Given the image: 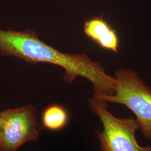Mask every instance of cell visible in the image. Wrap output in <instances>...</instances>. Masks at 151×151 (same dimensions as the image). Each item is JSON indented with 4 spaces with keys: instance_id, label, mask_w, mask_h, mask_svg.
Returning a JSON list of instances; mask_svg holds the SVG:
<instances>
[{
    "instance_id": "cell-1",
    "label": "cell",
    "mask_w": 151,
    "mask_h": 151,
    "mask_svg": "<svg viewBox=\"0 0 151 151\" xmlns=\"http://www.w3.org/2000/svg\"><path fill=\"white\" fill-rule=\"evenodd\" d=\"M0 55L11 56L30 63H48L65 70L63 80L70 83L78 77L90 81L93 96L114 94L116 79L108 75L97 62L83 54L63 53L40 39L32 30L18 32L0 29Z\"/></svg>"
},
{
    "instance_id": "cell-2",
    "label": "cell",
    "mask_w": 151,
    "mask_h": 151,
    "mask_svg": "<svg viewBox=\"0 0 151 151\" xmlns=\"http://www.w3.org/2000/svg\"><path fill=\"white\" fill-rule=\"evenodd\" d=\"M114 77L116 79L114 94L95 97L128 108L135 115L143 137L151 140V87L130 69L118 70Z\"/></svg>"
},
{
    "instance_id": "cell-3",
    "label": "cell",
    "mask_w": 151,
    "mask_h": 151,
    "mask_svg": "<svg viewBox=\"0 0 151 151\" xmlns=\"http://www.w3.org/2000/svg\"><path fill=\"white\" fill-rule=\"evenodd\" d=\"M92 112L100 120L103 130H96L101 151H151L149 145L141 146L135 137L139 126L135 118H119L108 110V103L93 97L88 101Z\"/></svg>"
},
{
    "instance_id": "cell-4",
    "label": "cell",
    "mask_w": 151,
    "mask_h": 151,
    "mask_svg": "<svg viewBox=\"0 0 151 151\" xmlns=\"http://www.w3.org/2000/svg\"><path fill=\"white\" fill-rule=\"evenodd\" d=\"M42 126L37 110L30 105L2 111L0 123V151H17L28 142H36Z\"/></svg>"
},
{
    "instance_id": "cell-5",
    "label": "cell",
    "mask_w": 151,
    "mask_h": 151,
    "mask_svg": "<svg viewBox=\"0 0 151 151\" xmlns=\"http://www.w3.org/2000/svg\"><path fill=\"white\" fill-rule=\"evenodd\" d=\"M84 32L87 38L101 48L116 53L119 39L116 31L102 17H92L85 22Z\"/></svg>"
},
{
    "instance_id": "cell-6",
    "label": "cell",
    "mask_w": 151,
    "mask_h": 151,
    "mask_svg": "<svg viewBox=\"0 0 151 151\" xmlns=\"http://www.w3.org/2000/svg\"><path fill=\"white\" fill-rule=\"evenodd\" d=\"M69 121L67 111L62 106L53 104L44 110L42 114V128L50 131L64 129Z\"/></svg>"
},
{
    "instance_id": "cell-7",
    "label": "cell",
    "mask_w": 151,
    "mask_h": 151,
    "mask_svg": "<svg viewBox=\"0 0 151 151\" xmlns=\"http://www.w3.org/2000/svg\"><path fill=\"white\" fill-rule=\"evenodd\" d=\"M1 116H2V111H0V123L1 121Z\"/></svg>"
}]
</instances>
